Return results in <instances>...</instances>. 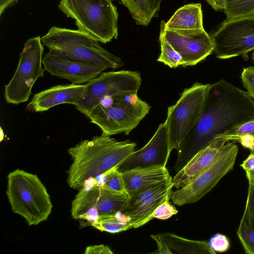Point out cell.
Returning a JSON list of instances; mask_svg holds the SVG:
<instances>
[{"label":"cell","instance_id":"d590c367","mask_svg":"<svg viewBox=\"0 0 254 254\" xmlns=\"http://www.w3.org/2000/svg\"><path fill=\"white\" fill-rule=\"evenodd\" d=\"M19 0H0V15L8 8L15 4Z\"/></svg>","mask_w":254,"mask_h":254},{"label":"cell","instance_id":"74e56055","mask_svg":"<svg viewBox=\"0 0 254 254\" xmlns=\"http://www.w3.org/2000/svg\"><path fill=\"white\" fill-rule=\"evenodd\" d=\"M246 174L248 179L254 180V169L249 172H246Z\"/></svg>","mask_w":254,"mask_h":254},{"label":"cell","instance_id":"836d02e7","mask_svg":"<svg viewBox=\"0 0 254 254\" xmlns=\"http://www.w3.org/2000/svg\"><path fill=\"white\" fill-rule=\"evenodd\" d=\"M245 148L254 151V134H247L240 138L238 141Z\"/></svg>","mask_w":254,"mask_h":254},{"label":"cell","instance_id":"2e32d148","mask_svg":"<svg viewBox=\"0 0 254 254\" xmlns=\"http://www.w3.org/2000/svg\"><path fill=\"white\" fill-rule=\"evenodd\" d=\"M42 64L45 70L51 75L76 84L88 82L108 68L97 64L70 60L50 51L45 55Z\"/></svg>","mask_w":254,"mask_h":254},{"label":"cell","instance_id":"8fae6325","mask_svg":"<svg viewBox=\"0 0 254 254\" xmlns=\"http://www.w3.org/2000/svg\"><path fill=\"white\" fill-rule=\"evenodd\" d=\"M210 35L217 58L246 56L254 50V15L226 19Z\"/></svg>","mask_w":254,"mask_h":254},{"label":"cell","instance_id":"ffe728a7","mask_svg":"<svg viewBox=\"0 0 254 254\" xmlns=\"http://www.w3.org/2000/svg\"><path fill=\"white\" fill-rule=\"evenodd\" d=\"M122 173L129 195L137 190L171 177L166 167L161 166L135 168Z\"/></svg>","mask_w":254,"mask_h":254},{"label":"cell","instance_id":"6da1fadb","mask_svg":"<svg viewBox=\"0 0 254 254\" xmlns=\"http://www.w3.org/2000/svg\"><path fill=\"white\" fill-rule=\"evenodd\" d=\"M253 118L254 100L247 91L224 79L209 84L203 112L177 150L175 171L216 135Z\"/></svg>","mask_w":254,"mask_h":254},{"label":"cell","instance_id":"44dd1931","mask_svg":"<svg viewBox=\"0 0 254 254\" xmlns=\"http://www.w3.org/2000/svg\"><path fill=\"white\" fill-rule=\"evenodd\" d=\"M165 27L174 30L203 29L201 3H190L180 7L165 22Z\"/></svg>","mask_w":254,"mask_h":254},{"label":"cell","instance_id":"cb8c5ba5","mask_svg":"<svg viewBox=\"0 0 254 254\" xmlns=\"http://www.w3.org/2000/svg\"><path fill=\"white\" fill-rule=\"evenodd\" d=\"M223 10L226 19L254 15V0H224Z\"/></svg>","mask_w":254,"mask_h":254},{"label":"cell","instance_id":"9c48e42d","mask_svg":"<svg viewBox=\"0 0 254 254\" xmlns=\"http://www.w3.org/2000/svg\"><path fill=\"white\" fill-rule=\"evenodd\" d=\"M239 147L235 141H227L219 152L212 164L190 183L172 191L171 199L182 206L196 202L209 192L234 168Z\"/></svg>","mask_w":254,"mask_h":254},{"label":"cell","instance_id":"d6986e66","mask_svg":"<svg viewBox=\"0 0 254 254\" xmlns=\"http://www.w3.org/2000/svg\"><path fill=\"white\" fill-rule=\"evenodd\" d=\"M157 249L152 252L158 254H215L205 241L184 238L170 232L152 235Z\"/></svg>","mask_w":254,"mask_h":254},{"label":"cell","instance_id":"4316f807","mask_svg":"<svg viewBox=\"0 0 254 254\" xmlns=\"http://www.w3.org/2000/svg\"><path fill=\"white\" fill-rule=\"evenodd\" d=\"M247 134H254V118L234 126L223 133L216 135L215 137L237 141L239 138Z\"/></svg>","mask_w":254,"mask_h":254},{"label":"cell","instance_id":"5bb4252c","mask_svg":"<svg viewBox=\"0 0 254 254\" xmlns=\"http://www.w3.org/2000/svg\"><path fill=\"white\" fill-rule=\"evenodd\" d=\"M165 23L161 21L160 28L168 41L182 56V66L194 65L213 52V41L204 29L170 30L165 28Z\"/></svg>","mask_w":254,"mask_h":254},{"label":"cell","instance_id":"d6a6232c","mask_svg":"<svg viewBox=\"0 0 254 254\" xmlns=\"http://www.w3.org/2000/svg\"><path fill=\"white\" fill-rule=\"evenodd\" d=\"M85 254H113L114 253L108 246L103 244L87 246L84 253Z\"/></svg>","mask_w":254,"mask_h":254},{"label":"cell","instance_id":"3957f363","mask_svg":"<svg viewBox=\"0 0 254 254\" xmlns=\"http://www.w3.org/2000/svg\"><path fill=\"white\" fill-rule=\"evenodd\" d=\"M41 41L50 52L70 60L112 69L124 65L120 57L105 49L92 36L78 29L53 26L41 37Z\"/></svg>","mask_w":254,"mask_h":254},{"label":"cell","instance_id":"e0dca14e","mask_svg":"<svg viewBox=\"0 0 254 254\" xmlns=\"http://www.w3.org/2000/svg\"><path fill=\"white\" fill-rule=\"evenodd\" d=\"M227 141L225 138L215 137L206 144L172 178L174 187H184L211 166Z\"/></svg>","mask_w":254,"mask_h":254},{"label":"cell","instance_id":"ac0fdd59","mask_svg":"<svg viewBox=\"0 0 254 254\" xmlns=\"http://www.w3.org/2000/svg\"><path fill=\"white\" fill-rule=\"evenodd\" d=\"M85 84L58 85L35 94L26 106L31 112H43L62 104H78L85 89Z\"/></svg>","mask_w":254,"mask_h":254},{"label":"cell","instance_id":"e575fe53","mask_svg":"<svg viewBox=\"0 0 254 254\" xmlns=\"http://www.w3.org/2000/svg\"><path fill=\"white\" fill-rule=\"evenodd\" d=\"M240 166L245 172L253 170L254 169V153L250 154Z\"/></svg>","mask_w":254,"mask_h":254},{"label":"cell","instance_id":"484cf974","mask_svg":"<svg viewBox=\"0 0 254 254\" xmlns=\"http://www.w3.org/2000/svg\"><path fill=\"white\" fill-rule=\"evenodd\" d=\"M95 179L98 184H104L115 191L128 194L122 173L119 170L117 166L114 167L105 173L95 177Z\"/></svg>","mask_w":254,"mask_h":254},{"label":"cell","instance_id":"b9f144b4","mask_svg":"<svg viewBox=\"0 0 254 254\" xmlns=\"http://www.w3.org/2000/svg\"></svg>","mask_w":254,"mask_h":254},{"label":"cell","instance_id":"60d3db41","mask_svg":"<svg viewBox=\"0 0 254 254\" xmlns=\"http://www.w3.org/2000/svg\"><path fill=\"white\" fill-rule=\"evenodd\" d=\"M253 58H254V54H253Z\"/></svg>","mask_w":254,"mask_h":254},{"label":"cell","instance_id":"30bf717a","mask_svg":"<svg viewBox=\"0 0 254 254\" xmlns=\"http://www.w3.org/2000/svg\"><path fill=\"white\" fill-rule=\"evenodd\" d=\"M141 81L140 73L135 71L102 72L85 84V89L75 107L89 118L92 110L103 97L121 93H137Z\"/></svg>","mask_w":254,"mask_h":254},{"label":"cell","instance_id":"5b68a950","mask_svg":"<svg viewBox=\"0 0 254 254\" xmlns=\"http://www.w3.org/2000/svg\"><path fill=\"white\" fill-rule=\"evenodd\" d=\"M6 194L12 211L23 217L29 226L47 220L53 204L38 176L19 169L7 175Z\"/></svg>","mask_w":254,"mask_h":254},{"label":"cell","instance_id":"8992f818","mask_svg":"<svg viewBox=\"0 0 254 254\" xmlns=\"http://www.w3.org/2000/svg\"><path fill=\"white\" fill-rule=\"evenodd\" d=\"M59 8L78 29L106 44L117 38L119 14L111 0H61Z\"/></svg>","mask_w":254,"mask_h":254},{"label":"cell","instance_id":"ab89813d","mask_svg":"<svg viewBox=\"0 0 254 254\" xmlns=\"http://www.w3.org/2000/svg\"><path fill=\"white\" fill-rule=\"evenodd\" d=\"M206 2L211 6H212L213 5V0H205Z\"/></svg>","mask_w":254,"mask_h":254},{"label":"cell","instance_id":"603a6c76","mask_svg":"<svg viewBox=\"0 0 254 254\" xmlns=\"http://www.w3.org/2000/svg\"><path fill=\"white\" fill-rule=\"evenodd\" d=\"M129 222V218L118 212L99 215L97 222L91 226L101 231L117 233L131 229Z\"/></svg>","mask_w":254,"mask_h":254},{"label":"cell","instance_id":"277c9868","mask_svg":"<svg viewBox=\"0 0 254 254\" xmlns=\"http://www.w3.org/2000/svg\"><path fill=\"white\" fill-rule=\"evenodd\" d=\"M150 106L137 93H121L103 97L92 110L89 118L109 135H128L149 113Z\"/></svg>","mask_w":254,"mask_h":254},{"label":"cell","instance_id":"f546056e","mask_svg":"<svg viewBox=\"0 0 254 254\" xmlns=\"http://www.w3.org/2000/svg\"><path fill=\"white\" fill-rule=\"evenodd\" d=\"M171 193L169 194L165 199L156 207L152 215L153 219L166 220L178 213V210L169 202Z\"/></svg>","mask_w":254,"mask_h":254},{"label":"cell","instance_id":"7402d4cb","mask_svg":"<svg viewBox=\"0 0 254 254\" xmlns=\"http://www.w3.org/2000/svg\"><path fill=\"white\" fill-rule=\"evenodd\" d=\"M138 25L147 26L159 11L162 0H121Z\"/></svg>","mask_w":254,"mask_h":254},{"label":"cell","instance_id":"ba28073f","mask_svg":"<svg viewBox=\"0 0 254 254\" xmlns=\"http://www.w3.org/2000/svg\"><path fill=\"white\" fill-rule=\"evenodd\" d=\"M43 46L39 36L25 43L16 71L4 87V96L7 103L18 105L27 101L34 84L38 78L44 76Z\"/></svg>","mask_w":254,"mask_h":254},{"label":"cell","instance_id":"4dcf8cb0","mask_svg":"<svg viewBox=\"0 0 254 254\" xmlns=\"http://www.w3.org/2000/svg\"><path fill=\"white\" fill-rule=\"evenodd\" d=\"M211 248L216 253H224L230 248L228 238L224 235L217 233L213 235L208 242Z\"/></svg>","mask_w":254,"mask_h":254},{"label":"cell","instance_id":"1f68e13d","mask_svg":"<svg viewBox=\"0 0 254 254\" xmlns=\"http://www.w3.org/2000/svg\"><path fill=\"white\" fill-rule=\"evenodd\" d=\"M241 79L247 92L254 100V66L244 68L241 73Z\"/></svg>","mask_w":254,"mask_h":254},{"label":"cell","instance_id":"9a60e30c","mask_svg":"<svg viewBox=\"0 0 254 254\" xmlns=\"http://www.w3.org/2000/svg\"><path fill=\"white\" fill-rule=\"evenodd\" d=\"M172 150L166 122L160 124L149 141L134 151L118 166L121 172L138 167L151 166L166 167Z\"/></svg>","mask_w":254,"mask_h":254},{"label":"cell","instance_id":"8d00e7d4","mask_svg":"<svg viewBox=\"0 0 254 254\" xmlns=\"http://www.w3.org/2000/svg\"><path fill=\"white\" fill-rule=\"evenodd\" d=\"M224 4V0H213L211 7L215 10H221L223 9Z\"/></svg>","mask_w":254,"mask_h":254},{"label":"cell","instance_id":"52a82bcc","mask_svg":"<svg viewBox=\"0 0 254 254\" xmlns=\"http://www.w3.org/2000/svg\"><path fill=\"white\" fill-rule=\"evenodd\" d=\"M209 86L195 82L184 89L175 104L168 107L165 122L172 151L179 149L183 139L200 118Z\"/></svg>","mask_w":254,"mask_h":254},{"label":"cell","instance_id":"d4e9b609","mask_svg":"<svg viewBox=\"0 0 254 254\" xmlns=\"http://www.w3.org/2000/svg\"><path fill=\"white\" fill-rule=\"evenodd\" d=\"M159 42L161 52L157 61L171 68L183 66V59L181 54L177 51L165 38L163 30L160 28Z\"/></svg>","mask_w":254,"mask_h":254},{"label":"cell","instance_id":"4fadbf2b","mask_svg":"<svg viewBox=\"0 0 254 254\" xmlns=\"http://www.w3.org/2000/svg\"><path fill=\"white\" fill-rule=\"evenodd\" d=\"M173 187L171 177L129 195L127 205L122 213L129 218L131 228L142 226L152 220L154 210L172 193Z\"/></svg>","mask_w":254,"mask_h":254},{"label":"cell","instance_id":"7a4b0ae2","mask_svg":"<svg viewBox=\"0 0 254 254\" xmlns=\"http://www.w3.org/2000/svg\"><path fill=\"white\" fill-rule=\"evenodd\" d=\"M136 145L129 140L119 141L102 132L69 148L67 151L73 162L67 171L68 185L80 189L86 179L118 166L135 151Z\"/></svg>","mask_w":254,"mask_h":254},{"label":"cell","instance_id":"f35d334b","mask_svg":"<svg viewBox=\"0 0 254 254\" xmlns=\"http://www.w3.org/2000/svg\"><path fill=\"white\" fill-rule=\"evenodd\" d=\"M0 141L1 142L4 138V132L1 127L0 128Z\"/></svg>","mask_w":254,"mask_h":254},{"label":"cell","instance_id":"83f0119b","mask_svg":"<svg viewBox=\"0 0 254 254\" xmlns=\"http://www.w3.org/2000/svg\"><path fill=\"white\" fill-rule=\"evenodd\" d=\"M237 234L245 253L254 254V228L241 219Z\"/></svg>","mask_w":254,"mask_h":254},{"label":"cell","instance_id":"f1b7e54d","mask_svg":"<svg viewBox=\"0 0 254 254\" xmlns=\"http://www.w3.org/2000/svg\"><path fill=\"white\" fill-rule=\"evenodd\" d=\"M249 186L245 208L241 219L254 228V180L248 179Z\"/></svg>","mask_w":254,"mask_h":254},{"label":"cell","instance_id":"7c38bea8","mask_svg":"<svg viewBox=\"0 0 254 254\" xmlns=\"http://www.w3.org/2000/svg\"><path fill=\"white\" fill-rule=\"evenodd\" d=\"M129 197L128 194L115 191L104 184H98L95 178H89L84 181L72 201L71 216L78 220L91 208H96L99 215L122 212Z\"/></svg>","mask_w":254,"mask_h":254}]
</instances>
